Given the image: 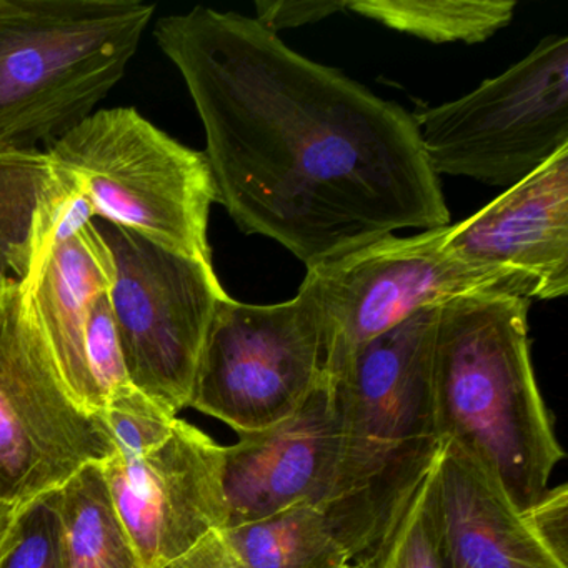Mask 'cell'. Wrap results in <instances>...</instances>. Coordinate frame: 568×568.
<instances>
[{
	"label": "cell",
	"mask_w": 568,
	"mask_h": 568,
	"mask_svg": "<svg viewBox=\"0 0 568 568\" xmlns=\"http://www.w3.org/2000/svg\"><path fill=\"white\" fill-rule=\"evenodd\" d=\"M437 317L438 305L417 312L331 377L341 442L322 510L354 564L371 557L440 452L432 390Z\"/></svg>",
	"instance_id": "obj_3"
},
{
	"label": "cell",
	"mask_w": 568,
	"mask_h": 568,
	"mask_svg": "<svg viewBox=\"0 0 568 568\" xmlns=\"http://www.w3.org/2000/svg\"><path fill=\"white\" fill-rule=\"evenodd\" d=\"M255 9H257L255 21L277 34L282 29L301 28V26L322 21L335 12L345 11L347 0L344 2H315V0H311V2H282V0L267 2V0H258Z\"/></svg>",
	"instance_id": "obj_24"
},
{
	"label": "cell",
	"mask_w": 568,
	"mask_h": 568,
	"mask_svg": "<svg viewBox=\"0 0 568 568\" xmlns=\"http://www.w3.org/2000/svg\"><path fill=\"white\" fill-rule=\"evenodd\" d=\"M48 152L81 181L95 219L214 265L207 231L215 185L204 152L132 108L95 111Z\"/></svg>",
	"instance_id": "obj_5"
},
{
	"label": "cell",
	"mask_w": 568,
	"mask_h": 568,
	"mask_svg": "<svg viewBox=\"0 0 568 568\" xmlns=\"http://www.w3.org/2000/svg\"><path fill=\"white\" fill-rule=\"evenodd\" d=\"M0 568H62L58 490L16 511L0 540Z\"/></svg>",
	"instance_id": "obj_21"
},
{
	"label": "cell",
	"mask_w": 568,
	"mask_h": 568,
	"mask_svg": "<svg viewBox=\"0 0 568 568\" xmlns=\"http://www.w3.org/2000/svg\"><path fill=\"white\" fill-rule=\"evenodd\" d=\"M530 301L468 294L438 305L432 390L442 440L477 462L521 511L565 457L528 341Z\"/></svg>",
	"instance_id": "obj_2"
},
{
	"label": "cell",
	"mask_w": 568,
	"mask_h": 568,
	"mask_svg": "<svg viewBox=\"0 0 568 568\" xmlns=\"http://www.w3.org/2000/svg\"><path fill=\"white\" fill-rule=\"evenodd\" d=\"M155 4L0 0V149L68 134L122 81Z\"/></svg>",
	"instance_id": "obj_4"
},
{
	"label": "cell",
	"mask_w": 568,
	"mask_h": 568,
	"mask_svg": "<svg viewBox=\"0 0 568 568\" xmlns=\"http://www.w3.org/2000/svg\"><path fill=\"white\" fill-rule=\"evenodd\" d=\"M154 38L204 125L215 202L245 234L278 242L311 268L402 229L450 225L402 105L239 12L165 16Z\"/></svg>",
	"instance_id": "obj_1"
},
{
	"label": "cell",
	"mask_w": 568,
	"mask_h": 568,
	"mask_svg": "<svg viewBox=\"0 0 568 568\" xmlns=\"http://www.w3.org/2000/svg\"><path fill=\"white\" fill-rule=\"evenodd\" d=\"M94 221L59 244L38 278L24 285L42 337L69 394L88 414L99 417L89 374V318L95 301L111 291L115 265Z\"/></svg>",
	"instance_id": "obj_16"
},
{
	"label": "cell",
	"mask_w": 568,
	"mask_h": 568,
	"mask_svg": "<svg viewBox=\"0 0 568 568\" xmlns=\"http://www.w3.org/2000/svg\"><path fill=\"white\" fill-rule=\"evenodd\" d=\"M538 537L568 565V488H548L540 500L524 510Z\"/></svg>",
	"instance_id": "obj_23"
},
{
	"label": "cell",
	"mask_w": 568,
	"mask_h": 568,
	"mask_svg": "<svg viewBox=\"0 0 568 568\" xmlns=\"http://www.w3.org/2000/svg\"><path fill=\"white\" fill-rule=\"evenodd\" d=\"M162 568H247L225 538L224 531L212 530L197 544Z\"/></svg>",
	"instance_id": "obj_25"
},
{
	"label": "cell",
	"mask_w": 568,
	"mask_h": 568,
	"mask_svg": "<svg viewBox=\"0 0 568 568\" xmlns=\"http://www.w3.org/2000/svg\"><path fill=\"white\" fill-rule=\"evenodd\" d=\"M327 381L321 324L304 292L275 305L227 295L212 318L189 407L251 434L291 417Z\"/></svg>",
	"instance_id": "obj_10"
},
{
	"label": "cell",
	"mask_w": 568,
	"mask_h": 568,
	"mask_svg": "<svg viewBox=\"0 0 568 568\" xmlns=\"http://www.w3.org/2000/svg\"><path fill=\"white\" fill-rule=\"evenodd\" d=\"M414 119L435 175L511 187L568 148V38H545L504 74Z\"/></svg>",
	"instance_id": "obj_7"
},
{
	"label": "cell",
	"mask_w": 568,
	"mask_h": 568,
	"mask_svg": "<svg viewBox=\"0 0 568 568\" xmlns=\"http://www.w3.org/2000/svg\"><path fill=\"white\" fill-rule=\"evenodd\" d=\"M515 8L511 0H347L348 11L435 44L487 41Z\"/></svg>",
	"instance_id": "obj_19"
},
{
	"label": "cell",
	"mask_w": 568,
	"mask_h": 568,
	"mask_svg": "<svg viewBox=\"0 0 568 568\" xmlns=\"http://www.w3.org/2000/svg\"><path fill=\"white\" fill-rule=\"evenodd\" d=\"M435 464L412 491L371 557L358 565L365 568H448L435 491Z\"/></svg>",
	"instance_id": "obj_20"
},
{
	"label": "cell",
	"mask_w": 568,
	"mask_h": 568,
	"mask_svg": "<svg viewBox=\"0 0 568 568\" xmlns=\"http://www.w3.org/2000/svg\"><path fill=\"white\" fill-rule=\"evenodd\" d=\"M14 515V510L6 504L4 498L0 495V540L4 537L6 530H8L9 525H11Z\"/></svg>",
	"instance_id": "obj_26"
},
{
	"label": "cell",
	"mask_w": 568,
	"mask_h": 568,
	"mask_svg": "<svg viewBox=\"0 0 568 568\" xmlns=\"http://www.w3.org/2000/svg\"><path fill=\"white\" fill-rule=\"evenodd\" d=\"M62 568H144L115 510L101 464L79 470L58 490Z\"/></svg>",
	"instance_id": "obj_17"
},
{
	"label": "cell",
	"mask_w": 568,
	"mask_h": 568,
	"mask_svg": "<svg viewBox=\"0 0 568 568\" xmlns=\"http://www.w3.org/2000/svg\"><path fill=\"white\" fill-rule=\"evenodd\" d=\"M94 219L81 181L48 151L0 149V285L34 282L51 252Z\"/></svg>",
	"instance_id": "obj_15"
},
{
	"label": "cell",
	"mask_w": 568,
	"mask_h": 568,
	"mask_svg": "<svg viewBox=\"0 0 568 568\" xmlns=\"http://www.w3.org/2000/svg\"><path fill=\"white\" fill-rule=\"evenodd\" d=\"M448 225L412 237L385 235L357 251L307 268L298 291L317 312L325 374L417 312L468 294H507L530 301L525 275L475 267L442 251Z\"/></svg>",
	"instance_id": "obj_6"
},
{
	"label": "cell",
	"mask_w": 568,
	"mask_h": 568,
	"mask_svg": "<svg viewBox=\"0 0 568 568\" xmlns=\"http://www.w3.org/2000/svg\"><path fill=\"white\" fill-rule=\"evenodd\" d=\"M442 251L475 267L525 275L535 298L567 295L568 148L467 221L448 225Z\"/></svg>",
	"instance_id": "obj_13"
},
{
	"label": "cell",
	"mask_w": 568,
	"mask_h": 568,
	"mask_svg": "<svg viewBox=\"0 0 568 568\" xmlns=\"http://www.w3.org/2000/svg\"><path fill=\"white\" fill-rule=\"evenodd\" d=\"M225 447L182 418L139 455L114 454L101 468L115 510L141 557L162 568L227 524Z\"/></svg>",
	"instance_id": "obj_11"
},
{
	"label": "cell",
	"mask_w": 568,
	"mask_h": 568,
	"mask_svg": "<svg viewBox=\"0 0 568 568\" xmlns=\"http://www.w3.org/2000/svg\"><path fill=\"white\" fill-rule=\"evenodd\" d=\"M435 491L448 568H568L467 454L442 440Z\"/></svg>",
	"instance_id": "obj_14"
},
{
	"label": "cell",
	"mask_w": 568,
	"mask_h": 568,
	"mask_svg": "<svg viewBox=\"0 0 568 568\" xmlns=\"http://www.w3.org/2000/svg\"><path fill=\"white\" fill-rule=\"evenodd\" d=\"M99 417L114 442L115 454L139 455L161 444L179 415L131 387L112 397Z\"/></svg>",
	"instance_id": "obj_22"
},
{
	"label": "cell",
	"mask_w": 568,
	"mask_h": 568,
	"mask_svg": "<svg viewBox=\"0 0 568 568\" xmlns=\"http://www.w3.org/2000/svg\"><path fill=\"white\" fill-rule=\"evenodd\" d=\"M115 454L98 415L69 394L24 284L0 285V495L16 511Z\"/></svg>",
	"instance_id": "obj_8"
},
{
	"label": "cell",
	"mask_w": 568,
	"mask_h": 568,
	"mask_svg": "<svg viewBox=\"0 0 568 568\" xmlns=\"http://www.w3.org/2000/svg\"><path fill=\"white\" fill-rule=\"evenodd\" d=\"M114 258L108 292L132 384L171 414L191 404L219 302L227 297L214 265L94 221Z\"/></svg>",
	"instance_id": "obj_9"
},
{
	"label": "cell",
	"mask_w": 568,
	"mask_h": 568,
	"mask_svg": "<svg viewBox=\"0 0 568 568\" xmlns=\"http://www.w3.org/2000/svg\"><path fill=\"white\" fill-rule=\"evenodd\" d=\"M338 568H365L362 567V565L354 564V561H348V564L342 565V567Z\"/></svg>",
	"instance_id": "obj_27"
},
{
	"label": "cell",
	"mask_w": 568,
	"mask_h": 568,
	"mask_svg": "<svg viewBox=\"0 0 568 568\" xmlns=\"http://www.w3.org/2000/svg\"><path fill=\"white\" fill-rule=\"evenodd\" d=\"M341 417L331 377L295 414L225 447L227 524L267 517L297 504L322 508L337 465Z\"/></svg>",
	"instance_id": "obj_12"
},
{
	"label": "cell",
	"mask_w": 568,
	"mask_h": 568,
	"mask_svg": "<svg viewBox=\"0 0 568 568\" xmlns=\"http://www.w3.org/2000/svg\"><path fill=\"white\" fill-rule=\"evenodd\" d=\"M222 531L247 568H338L351 561L315 504L292 505Z\"/></svg>",
	"instance_id": "obj_18"
}]
</instances>
